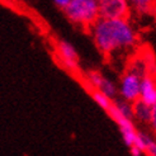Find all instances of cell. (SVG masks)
<instances>
[{"instance_id":"cell-6","label":"cell","mask_w":156,"mask_h":156,"mask_svg":"<svg viewBox=\"0 0 156 156\" xmlns=\"http://www.w3.org/2000/svg\"><path fill=\"white\" fill-rule=\"evenodd\" d=\"M56 55L62 67L67 70L69 73H76L79 70V53L70 42L60 40L56 43Z\"/></svg>"},{"instance_id":"cell-11","label":"cell","mask_w":156,"mask_h":156,"mask_svg":"<svg viewBox=\"0 0 156 156\" xmlns=\"http://www.w3.org/2000/svg\"><path fill=\"white\" fill-rule=\"evenodd\" d=\"M113 108L115 112H118L121 115L126 118L133 119V103L127 102L124 99H114L113 100Z\"/></svg>"},{"instance_id":"cell-14","label":"cell","mask_w":156,"mask_h":156,"mask_svg":"<svg viewBox=\"0 0 156 156\" xmlns=\"http://www.w3.org/2000/svg\"><path fill=\"white\" fill-rule=\"evenodd\" d=\"M70 2H71V0H52V3L56 5L57 8H60V9H62L64 10L65 8L70 4Z\"/></svg>"},{"instance_id":"cell-5","label":"cell","mask_w":156,"mask_h":156,"mask_svg":"<svg viewBox=\"0 0 156 156\" xmlns=\"http://www.w3.org/2000/svg\"><path fill=\"white\" fill-rule=\"evenodd\" d=\"M100 18L124 19L129 18L131 8L127 0H98Z\"/></svg>"},{"instance_id":"cell-8","label":"cell","mask_w":156,"mask_h":156,"mask_svg":"<svg viewBox=\"0 0 156 156\" xmlns=\"http://www.w3.org/2000/svg\"><path fill=\"white\" fill-rule=\"evenodd\" d=\"M140 100L146 104L156 103V76L155 74H146L141 81V89H140Z\"/></svg>"},{"instance_id":"cell-3","label":"cell","mask_w":156,"mask_h":156,"mask_svg":"<svg viewBox=\"0 0 156 156\" xmlns=\"http://www.w3.org/2000/svg\"><path fill=\"white\" fill-rule=\"evenodd\" d=\"M64 13L73 24L88 30L100 18L98 0H71Z\"/></svg>"},{"instance_id":"cell-15","label":"cell","mask_w":156,"mask_h":156,"mask_svg":"<svg viewBox=\"0 0 156 156\" xmlns=\"http://www.w3.org/2000/svg\"><path fill=\"white\" fill-rule=\"evenodd\" d=\"M152 156H156V155H152Z\"/></svg>"},{"instance_id":"cell-10","label":"cell","mask_w":156,"mask_h":156,"mask_svg":"<svg viewBox=\"0 0 156 156\" xmlns=\"http://www.w3.org/2000/svg\"><path fill=\"white\" fill-rule=\"evenodd\" d=\"M151 107L142 100H136L133 103V121L141 124H149L151 118Z\"/></svg>"},{"instance_id":"cell-9","label":"cell","mask_w":156,"mask_h":156,"mask_svg":"<svg viewBox=\"0 0 156 156\" xmlns=\"http://www.w3.org/2000/svg\"><path fill=\"white\" fill-rule=\"evenodd\" d=\"M131 13L138 18H147L156 14V0H127Z\"/></svg>"},{"instance_id":"cell-13","label":"cell","mask_w":156,"mask_h":156,"mask_svg":"<svg viewBox=\"0 0 156 156\" xmlns=\"http://www.w3.org/2000/svg\"><path fill=\"white\" fill-rule=\"evenodd\" d=\"M149 126L151 128V132L156 136V103L152 104V107H151V118H150Z\"/></svg>"},{"instance_id":"cell-1","label":"cell","mask_w":156,"mask_h":156,"mask_svg":"<svg viewBox=\"0 0 156 156\" xmlns=\"http://www.w3.org/2000/svg\"><path fill=\"white\" fill-rule=\"evenodd\" d=\"M89 33L99 52L105 56L131 51L138 43V34L129 18H99L89 28Z\"/></svg>"},{"instance_id":"cell-4","label":"cell","mask_w":156,"mask_h":156,"mask_svg":"<svg viewBox=\"0 0 156 156\" xmlns=\"http://www.w3.org/2000/svg\"><path fill=\"white\" fill-rule=\"evenodd\" d=\"M84 79L88 87H90L93 90H98L103 94L108 95L112 99H117L118 95V85L113 80H111L108 76L103 75L102 73L90 70L84 74Z\"/></svg>"},{"instance_id":"cell-7","label":"cell","mask_w":156,"mask_h":156,"mask_svg":"<svg viewBox=\"0 0 156 156\" xmlns=\"http://www.w3.org/2000/svg\"><path fill=\"white\" fill-rule=\"evenodd\" d=\"M108 114L111 115V118L117 123V126H118L123 142L128 146V149L132 147L136 144L137 137H138V132H140L135 126L133 119H129V118H126V117L121 115L118 112L114 111L113 105L111 109H109Z\"/></svg>"},{"instance_id":"cell-2","label":"cell","mask_w":156,"mask_h":156,"mask_svg":"<svg viewBox=\"0 0 156 156\" xmlns=\"http://www.w3.org/2000/svg\"><path fill=\"white\" fill-rule=\"evenodd\" d=\"M147 64L149 62L145 58L136 60L124 71L118 83V95L121 97V99H124L131 103H135L136 100L140 99L141 81L146 74H150Z\"/></svg>"},{"instance_id":"cell-12","label":"cell","mask_w":156,"mask_h":156,"mask_svg":"<svg viewBox=\"0 0 156 156\" xmlns=\"http://www.w3.org/2000/svg\"><path fill=\"white\" fill-rule=\"evenodd\" d=\"M91 98H93V100L95 102V104H97L100 109L105 111L107 113L109 112V109L112 108L113 100H114V99L109 98L108 95L103 94V93H100V91H98V90H91Z\"/></svg>"}]
</instances>
